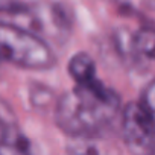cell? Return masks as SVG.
I'll use <instances>...</instances> for the list:
<instances>
[{"instance_id": "5b68a950", "label": "cell", "mask_w": 155, "mask_h": 155, "mask_svg": "<svg viewBox=\"0 0 155 155\" xmlns=\"http://www.w3.org/2000/svg\"><path fill=\"white\" fill-rule=\"evenodd\" d=\"M67 71L76 85H85L97 79V68L94 59L87 52L74 53L67 64Z\"/></svg>"}, {"instance_id": "9c48e42d", "label": "cell", "mask_w": 155, "mask_h": 155, "mask_svg": "<svg viewBox=\"0 0 155 155\" xmlns=\"http://www.w3.org/2000/svg\"><path fill=\"white\" fill-rule=\"evenodd\" d=\"M28 5L21 2H11V0H0V12H12V14H20L26 12Z\"/></svg>"}, {"instance_id": "ba28073f", "label": "cell", "mask_w": 155, "mask_h": 155, "mask_svg": "<svg viewBox=\"0 0 155 155\" xmlns=\"http://www.w3.org/2000/svg\"><path fill=\"white\" fill-rule=\"evenodd\" d=\"M140 104L144 107V110L150 114L153 123H155V79L144 88L143 91V97L140 101Z\"/></svg>"}, {"instance_id": "3957f363", "label": "cell", "mask_w": 155, "mask_h": 155, "mask_svg": "<svg viewBox=\"0 0 155 155\" xmlns=\"http://www.w3.org/2000/svg\"><path fill=\"white\" fill-rule=\"evenodd\" d=\"M122 135L131 155H155V123L140 102L122 108Z\"/></svg>"}, {"instance_id": "7a4b0ae2", "label": "cell", "mask_w": 155, "mask_h": 155, "mask_svg": "<svg viewBox=\"0 0 155 155\" xmlns=\"http://www.w3.org/2000/svg\"><path fill=\"white\" fill-rule=\"evenodd\" d=\"M0 61L21 68L43 70L52 67L56 58L50 46L32 31L0 21Z\"/></svg>"}, {"instance_id": "8992f818", "label": "cell", "mask_w": 155, "mask_h": 155, "mask_svg": "<svg viewBox=\"0 0 155 155\" xmlns=\"http://www.w3.org/2000/svg\"><path fill=\"white\" fill-rule=\"evenodd\" d=\"M131 49L146 59H155V28L141 26L131 35Z\"/></svg>"}, {"instance_id": "277c9868", "label": "cell", "mask_w": 155, "mask_h": 155, "mask_svg": "<svg viewBox=\"0 0 155 155\" xmlns=\"http://www.w3.org/2000/svg\"><path fill=\"white\" fill-rule=\"evenodd\" d=\"M0 155H32L28 137L15 122L0 114Z\"/></svg>"}, {"instance_id": "52a82bcc", "label": "cell", "mask_w": 155, "mask_h": 155, "mask_svg": "<svg viewBox=\"0 0 155 155\" xmlns=\"http://www.w3.org/2000/svg\"><path fill=\"white\" fill-rule=\"evenodd\" d=\"M67 155H101V152L90 140L73 138L67 146Z\"/></svg>"}, {"instance_id": "6da1fadb", "label": "cell", "mask_w": 155, "mask_h": 155, "mask_svg": "<svg viewBox=\"0 0 155 155\" xmlns=\"http://www.w3.org/2000/svg\"><path fill=\"white\" fill-rule=\"evenodd\" d=\"M119 113H122L119 93L97 78L61 94L55 107V122L71 138L91 140L110 126Z\"/></svg>"}]
</instances>
